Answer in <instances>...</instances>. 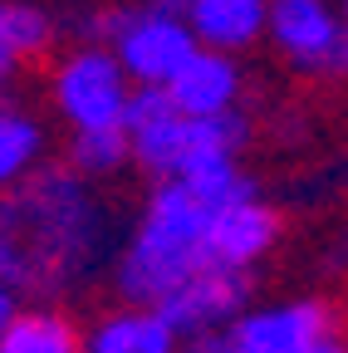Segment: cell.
Returning a JSON list of instances; mask_svg holds the SVG:
<instances>
[{"instance_id": "cell-1", "label": "cell", "mask_w": 348, "mask_h": 353, "mask_svg": "<svg viewBox=\"0 0 348 353\" xmlns=\"http://www.w3.org/2000/svg\"><path fill=\"white\" fill-rule=\"evenodd\" d=\"M113 255V211L64 162H45L0 196V280L20 299L54 304Z\"/></svg>"}, {"instance_id": "cell-10", "label": "cell", "mask_w": 348, "mask_h": 353, "mask_svg": "<svg viewBox=\"0 0 348 353\" xmlns=\"http://www.w3.org/2000/svg\"><path fill=\"white\" fill-rule=\"evenodd\" d=\"M167 94L187 118H221V113H236L245 94V69L236 64V54L196 50L192 64L167 83Z\"/></svg>"}, {"instance_id": "cell-15", "label": "cell", "mask_w": 348, "mask_h": 353, "mask_svg": "<svg viewBox=\"0 0 348 353\" xmlns=\"http://www.w3.org/2000/svg\"><path fill=\"white\" fill-rule=\"evenodd\" d=\"M177 182L206 206V211H221V206H236V201H250L255 196V187H250V176L240 172V162L236 157H201V162H192Z\"/></svg>"}, {"instance_id": "cell-2", "label": "cell", "mask_w": 348, "mask_h": 353, "mask_svg": "<svg viewBox=\"0 0 348 353\" xmlns=\"http://www.w3.org/2000/svg\"><path fill=\"white\" fill-rule=\"evenodd\" d=\"M206 226L211 211L182 182H157L143 201L133 236L113 255V290L123 294V304L157 309L172 290L206 270Z\"/></svg>"}, {"instance_id": "cell-20", "label": "cell", "mask_w": 348, "mask_h": 353, "mask_svg": "<svg viewBox=\"0 0 348 353\" xmlns=\"http://www.w3.org/2000/svg\"><path fill=\"white\" fill-rule=\"evenodd\" d=\"M10 74H15V64H10L6 54H0V94H6V88H10Z\"/></svg>"}, {"instance_id": "cell-7", "label": "cell", "mask_w": 348, "mask_h": 353, "mask_svg": "<svg viewBox=\"0 0 348 353\" xmlns=\"http://www.w3.org/2000/svg\"><path fill=\"white\" fill-rule=\"evenodd\" d=\"M343 334L324 299H285L270 309H245L226 329L231 353H314L324 339Z\"/></svg>"}, {"instance_id": "cell-19", "label": "cell", "mask_w": 348, "mask_h": 353, "mask_svg": "<svg viewBox=\"0 0 348 353\" xmlns=\"http://www.w3.org/2000/svg\"><path fill=\"white\" fill-rule=\"evenodd\" d=\"M157 15H172V20H187L192 15V0H147Z\"/></svg>"}, {"instance_id": "cell-3", "label": "cell", "mask_w": 348, "mask_h": 353, "mask_svg": "<svg viewBox=\"0 0 348 353\" xmlns=\"http://www.w3.org/2000/svg\"><path fill=\"white\" fill-rule=\"evenodd\" d=\"M133 94L138 88L108 44H74L50 69L54 113L74 132H123Z\"/></svg>"}, {"instance_id": "cell-9", "label": "cell", "mask_w": 348, "mask_h": 353, "mask_svg": "<svg viewBox=\"0 0 348 353\" xmlns=\"http://www.w3.org/2000/svg\"><path fill=\"white\" fill-rule=\"evenodd\" d=\"M280 241V216L265 201H236L211 211V226H206V260L211 265H226V270H250V265L265 255Z\"/></svg>"}, {"instance_id": "cell-6", "label": "cell", "mask_w": 348, "mask_h": 353, "mask_svg": "<svg viewBox=\"0 0 348 353\" xmlns=\"http://www.w3.org/2000/svg\"><path fill=\"white\" fill-rule=\"evenodd\" d=\"M127 148L133 162L152 176V182H177L192 167V118L172 103L167 88H138L127 103Z\"/></svg>"}, {"instance_id": "cell-12", "label": "cell", "mask_w": 348, "mask_h": 353, "mask_svg": "<svg viewBox=\"0 0 348 353\" xmlns=\"http://www.w3.org/2000/svg\"><path fill=\"white\" fill-rule=\"evenodd\" d=\"M83 353H182V334L157 309L123 304L94 319V329L83 334Z\"/></svg>"}, {"instance_id": "cell-21", "label": "cell", "mask_w": 348, "mask_h": 353, "mask_svg": "<svg viewBox=\"0 0 348 353\" xmlns=\"http://www.w3.org/2000/svg\"><path fill=\"white\" fill-rule=\"evenodd\" d=\"M338 10H343V20H348V0H343V6H338Z\"/></svg>"}, {"instance_id": "cell-5", "label": "cell", "mask_w": 348, "mask_h": 353, "mask_svg": "<svg viewBox=\"0 0 348 353\" xmlns=\"http://www.w3.org/2000/svg\"><path fill=\"white\" fill-rule=\"evenodd\" d=\"M270 44L309 79H348V20L334 0H270Z\"/></svg>"}, {"instance_id": "cell-16", "label": "cell", "mask_w": 348, "mask_h": 353, "mask_svg": "<svg viewBox=\"0 0 348 353\" xmlns=\"http://www.w3.org/2000/svg\"><path fill=\"white\" fill-rule=\"evenodd\" d=\"M54 39V20L50 10L30 6V0H0V54L10 64L45 54Z\"/></svg>"}, {"instance_id": "cell-17", "label": "cell", "mask_w": 348, "mask_h": 353, "mask_svg": "<svg viewBox=\"0 0 348 353\" xmlns=\"http://www.w3.org/2000/svg\"><path fill=\"white\" fill-rule=\"evenodd\" d=\"M133 162V148H127V132H74L64 167L79 172L83 182H103V176L123 172Z\"/></svg>"}, {"instance_id": "cell-4", "label": "cell", "mask_w": 348, "mask_h": 353, "mask_svg": "<svg viewBox=\"0 0 348 353\" xmlns=\"http://www.w3.org/2000/svg\"><path fill=\"white\" fill-rule=\"evenodd\" d=\"M99 25L108 34V50L118 54V64L127 69V79H133V88H167L192 64V54L201 50L187 20L157 15L152 6L113 10Z\"/></svg>"}, {"instance_id": "cell-8", "label": "cell", "mask_w": 348, "mask_h": 353, "mask_svg": "<svg viewBox=\"0 0 348 353\" xmlns=\"http://www.w3.org/2000/svg\"><path fill=\"white\" fill-rule=\"evenodd\" d=\"M250 270H226V265H206V270H196L182 290H172L157 314L177 329L182 339H206V334H221L231 329L245 304H250Z\"/></svg>"}, {"instance_id": "cell-13", "label": "cell", "mask_w": 348, "mask_h": 353, "mask_svg": "<svg viewBox=\"0 0 348 353\" xmlns=\"http://www.w3.org/2000/svg\"><path fill=\"white\" fill-rule=\"evenodd\" d=\"M50 157V132L34 113H25L20 103H0V196L15 192L20 182L45 167Z\"/></svg>"}, {"instance_id": "cell-14", "label": "cell", "mask_w": 348, "mask_h": 353, "mask_svg": "<svg viewBox=\"0 0 348 353\" xmlns=\"http://www.w3.org/2000/svg\"><path fill=\"white\" fill-rule=\"evenodd\" d=\"M0 353H83V334L64 309L34 304L15 314V324L0 339Z\"/></svg>"}, {"instance_id": "cell-11", "label": "cell", "mask_w": 348, "mask_h": 353, "mask_svg": "<svg viewBox=\"0 0 348 353\" xmlns=\"http://www.w3.org/2000/svg\"><path fill=\"white\" fill-rule=\"evenodd\" d=\"M187 25L201 50L245 54L270 30V0H192Z\"/></svg>"}, {"instance_id": "cell-18", "label": "cell", "mask_w": 348, "mask_h": 353, "mask_svg": "<svg viewBox=\"0 0 348 353\" xmlns=\"http://www.w3.org/2000/svg\"><path fill=\"white\" fill-rule=\"evenodd\" d=\"M15 314H20V294H15L6 280H0V339H6V329L15 324Z\"/></svg>"}]
</instances>
